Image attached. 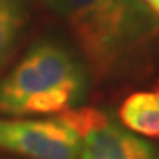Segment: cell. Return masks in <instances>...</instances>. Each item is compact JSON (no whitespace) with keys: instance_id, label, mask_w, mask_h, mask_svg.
<instances>
[{"instance_id":"6da1fadb","label":"cell","mask_w":159,"mask_h":159,"mask_svg":"<svg viewBox=\"0 0 159 159\" xmlns=\"http://www.w3.org/2000/svg\"><path fill=\"white\" fill-rule=\"evenodd\" d=\"M66 22L97 78H106L159 33L142 0H40Z\"/></svg>"},{"instance_id":"7a4b0ae2","label":"cell","mask_w":159,"mask_h":159,"mask_svg":"<svg viewBox=\"0 0 159 159\" xmlns=\"http://www.w3.org/2000/svg\"><path fill=\"white\" fill-rule=\"evenodd\" d=\"M84 89L85 75L78 61L65 47L44 41L0 80V112L62 114L78 102Z\"/></svg>"},{"instance_id":"3957f363","label":"cell","mask_w":159,"mask_h":159,"mask_svg":"<svg viewBox=\"0 0 159 159\" xmlns=\"http://www.w3.org/2000/svg\"><path fill=\"white\" fill-rule=\"evenodd\" d=\"M59 118L81 139V159H159L150 143L124 130L103 111L68 109Z\"/></svg>"},{"instance_id":"277c9868","label":"cell","mask_w":159,"mask_h":159,"mask_svg":"<svg viewBox=\"0 0 159 159\" xmlns=\"http://www.w3.org/2000/svg\"><path fill=\"white\" fill-rule=\"evenodd\" d=\"M0 149L28 159H81L80 136L62 119H0Z\"/></svg>"},{"instance_id":"5b68a950","label":"cell","mask_w":159,"mask_h":159,"mask_svg":"<svg viewBox=\"0 0 159 159\" xmlns=\"http://www.w3.org/2000/svg\"><path fill=\"white\" fill-rule=\"evenodd\" d=\"M119 118L131 131L159 139V102L153 93L137 91L130 94L121 105Z\"/></svg>"},{"instance_id":"8992f818","label":"cell","mask_w":159,"mask_h":159,"mask_svg":"<svg viewBox=\"0 0 159 159\" xmlns=\"http://www.w3.org/2000/svg\"><path fill=\"white\" fill-rule=\"evenodd\" d=\"M27 19L25 0H0V69L15 49Z\"/></svg>"},{"instance_id":"52a82bcc","label":"cell","mask_w":159,"mask_h":159,"mask_svg":"<svg viewBox=\"0 0 159 159\" xmlns=\"http://www.w3.org/2000/svg\"><path fill=\"white\" fill-rule=\"evenodd\" d=\"M142 2L159 18V0H142Z\"/></svg>"},{"instance_id":"ba28073f","label":"cell","mask_w":159,"mask_h":159,"mask_svg":"<svg viewBox=\"0 0 159 159\" xmlns=\"http://www.w3.org/2000/svg\"><path fill=\"white\" fill-rule=\"evenodd\" d=\"M155 96H156V99H158V102H159V89L156 90V94H155Z\"/></svg>"}]
</instances>
